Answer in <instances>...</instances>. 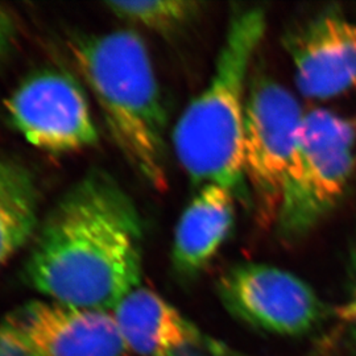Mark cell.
I'll return each mask as SVG.
<instances>
[{
	"label": "cell",
	"instance_id": "6da1fadb",
	"mask_svg": "<svg viewBox=\"0 0 356 356\" xmlns=\"http://www.w3.org/2000/svg\"><path fill=\"white\" fill-rule=\"evenodd\" d=\"M32 242L26 281L53 302L113 313L140 286V216L104 173H90L66 191Z\"/></svg>",
	"mask_w": 356,
	"mask_h": 356
},
{
	"label": "cell",
	"instance_id": "7a4b0ae2",
	"mask_svg": "<svg viewBox=\"0 0 356 356\" xmlns=\"http://www.w3.org/2000/svg\"><path fill=\"white\" fill-rule=\"evenodd\" d=\"M72 56L129 166L165 191V108L144 40L127 29L92 35L78 38Z\"/></svg>",
	"mask_w": 356,
	"mask_h": 356
},
{
	"label": "cell",
	"instance_id": "3957f363",
	"mask_svg": "<svg viewBox=\"0 0 356 356\" xmlns=\"http://www.w3.org/2000/svg\"><path fill=\"white\" fill-rule=\"evenodd\" d=\"M267 28L260 8L232 13L210 82L175 126L173 148L178 163L200 185L216 184L243 195V140L245 83L256 49Z\"/></svg>",
	"mask_w": 356,
	"mask_h": 356
},
{
	"label": "cell",
	"instance_id": "277c9868",
	"mask_svg": "<svg viewBox=\"0 0 356 356\" xmlns=\"http://www.w3.org/2000/svg\"><path fill=\"white\" fill-rule=\"evenodd\" d=\"M354 145L343 118L327 110L304 116L276 222L285 239L305 235L338 204L354 169Z\"/></svg>",
	"mask_w": 356,
	"mask_h": 356
},
{
	"label": "cell",
	"instance_id": "5b68a950",
	"mask_svg": "<svg viewBox=\"0 0 356 356\" xmlns=\"http://www.w3.org/2000/svg\"><path fill=\"white\" fill-rule=\"evenodd\" d=\"M304 116L280 83L266 78L252 83L245 102L243 170L259 220L266 225L277 222Z\"/></svg>",
	"mask_w": 356,
	"mask_h": 356
},
{
	"label": "cell",
	"instance_id": "8992f818",
	"mask_svg": "<svg viewBox=\"0 0 356 356\" xmlns=\"http://www.w3.org/2000/svg\"><path fill=\"white\" fill-rule=\"evenodd\" d=\"M6 111L22 136L45 152H76L98 140L83 90L57 70L26 76L6 99Z\"/></svg>",
	"mask_w": 356,
	"mask_h": 356
},
{
	"label": "cell",
	"instance_id": "52a82bcc",
	"mask_svg": "<svg viewBox=\"0 0 356 356\" xmlns=\"http://www.w3.org/2000/svg\"><path fill=\"white\" fill-rule=\"evenodd\" d=\"M218 293L234 317L270 334L305 335L323 317L322 302L305 281L267 264L231 268L218 282Z\"/></svg>",
	"mask_w": 356,
	"mask_h": 356
},
{
	"label": "cell",
	"instance_id": "ba28073f",
	"mask_svg": "<svg viewBox=\"0 0 356 356\" xmlns=\"http://www.w3.org/2000/svg\"><path fill=\"white\" fill-rule=\"evenodd\" d=\"M3 319L38 356H127L129 353L110 312L32 301Z\"/></svg>",
	"mask_w": 356,
	"mask_h": 356
},
{
	"label": "cell",
	"instance_id": "9c48e42d",
	"mask_svg": "<svg viewBox=\"0 0 356 356\" xmlns=\"http://www.w3.org/2000/svg\"><path fill=\"white\" fill-rule=\"evenodd\" d=\"M284 44L305 97L329 99L355 86V22L323 13L289 32Z\"/></svg>",
	"mask_w": 356,
	"mask_h": 356
},
{
	"label": "cell",
	"instance_id": "30bf717a",
	"mask_svg": "<svg viewBox=\"0 0 356 356\" xmlns=\"http://www.w3.org/2000/svg\"><path fill=\"white\" fill-rule=\"evenodd\" d=\"M128 351L141 356H231L161 296L139 286L113 312Z\"/></svg>",
	"mask_w": 356,
	"mask_h": 356
},
{
	"label": "cell",
	"instance_id": "8fae6325",
	"mask_svg": "<svg viewBox=\"0 0 356 356\" xmlns=\"http://www.w3.org/2000/svg\"><path fill=\"white\" fill-rule=\"evenodd\" d=\"M236 195L216 184H207L194 195L178 220L172 257L182 275L206 267L227 239L235 219Z\"/></svg>",
	"mask_w": 356,
	"mask_h": 356
},
{
	"label": "cell",
	"instance_id": "7c38bea8",
	"mask_svg": "<svg viewBox=\"0 0 356 356\" xmlns=\"http://www.w3.org/2000/svg\"><path fill=\"white\" fill-rule=\"evenodd\" d=\"M38 225V189L32 172L0 156V268L33 241Z\"/></svg>",
	"mask_w": 356,
	"mask_h": 356
},
{
	"label": "cell",
	"instance_id": "4fadbf2b",
	"mask_svg": "<svg viewBox=\"0 0 356 356\" xmlns=\"http://www.w3.org/2000/svg\"><path fill=\"white\" fill-rule=\"evenodd\" d=\"M104 6L116 17L159 33L177 31L200 11L198 3L185 0H118Z\"/></svg>",
	"mask_w": 356,
	"mask_h": 356
},
{
	"label": "cell",
	"instance_id": "5bb4252c",
	"mask_svg": "<svg viewBox=\"0 0 356 356\" xmlns=\"http://www.w3.org/2000/svg\"><path fill=\"white\" fill-rule=\"evenodd\" d=\"M0 356H38L13 327L4 321H0Z\"/></svg>",
	"mask_w": 356,
	"mask_h": 356
},
{
	"label": "cell",
	"instance_id": "9a60e30c",
	"mask_svg": "<svg viewBox=\"0 0 356 356\" xmlns=\"http://www.w3.org/2000/svg\"><path fill=\"white\" fill-rule=\"evenodd\" d=\"M16 29L13 15L0 6V60L11 49Z\"/></svg>",
	"mask_w": 356,
	"mask_h": 356
},
{
	"label": "cell",
	"instance_id": "2e32d148",
	"mask_svg": "<svg viewBox=\"0 0 356 356\" xmlns=\"http://www.w3.org/2000/svg\"><path fill=\"white\" fill-rule=\"evenodd\" d=\"M341 316L347 322H350V323L356 326V296L353 301H350L347 305H344L341 309Z\"/></svg>",
	"mask_w": 356,
	"mask_h": 356
},
{
	"label": "cell",
	"instance_id": "e0dca14e",
	"mask_svg": "<svg viewBox=\"0 0 356 356\" xmlns=\"http://www.w3.org/2000/svg\"><path fill=\"white\" fill-rule=\"evenodd\" d=\"M355 273H356V254H355Z\"/></svg>",
	"mask_w": 356,
	"mask_h": 356
}]
</instances>
